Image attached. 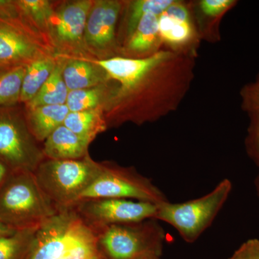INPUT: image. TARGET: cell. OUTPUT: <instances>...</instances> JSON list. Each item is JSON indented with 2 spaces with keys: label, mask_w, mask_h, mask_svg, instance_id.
Instances as JSON below:
<instances>
[{
  "label": "cell",
  "mask_w": 259,
  "mask_h": 259,
  "mask_svg": "<svg viewBox=\"0 0 259 259\" xmlns=\"http://www.w3.org/2000/svg\"><path fill=\"white\" fill-rule=\"evenodd\" d=\"M10 173L11 171H10L8 166L0 161V186L3 185V182H5Z\"/></svg>",
  "instance_id": "30"
},
{
  "label": "cell",
  "mask_w": 259,
  "mask_h": 259,
  "mask_svg": "<svg viewBox=\"0 0 259 259\" xmlns=\"http://www.w3.org/2000/svg\"><path fill=\"white\" fill-rule=\"evenodd\" d=\"M69 110L64 105H46L26 110L28 128L37 142H44L49 135L64 124Z\"/></svg>",
  "instance_id": "16"
},
{
  "label": "cell",
  "mask_w": 259,
  "mask_h": 259,
  "mask_svg": "<svg viewBox=\"0 0 259 259\" xmlns=\"http://www.w3.org/2000/svg\"><path fill=\"white\" fill-rule=\"evenodd\" d=\"M250 116L251 122L245 144L248 155L259 167V115Z\"/></svg>",
  "instance_id": "27"
},
{
  "label": "cell",
  "mask_w": 259,
  "mask_h": 259,
  "mask_svg": "<svg viewBox=\"0 0 259 259\" xmlns=\"http://www.w3.org/2000/svg\"><path fill=\"white\" fill-rule=\"evenodd\" d=\"M145 259H162L161 257H151V258H145Z\"/></svg>",
  "instance_id": "34"
},
{
  "label": "cell",
  "mask_w": 259,
  "mask_h": 259,
  "mask_svg": "<svg viewBox=\"0 0 259 259\" xmlns=\"http://www.w3.org/2000/svg\"><path fill=\"white\" fill-rule=\"evenodd\" d=\"M59 212L32 172H11L0 186V223L11 229L39 228Z\"/></svg>",
  "instance_id": "2"
},
{
  "label": "cell",
  "mask_w": 259,
  "mask_h": 259,
  "mask_svg": "<svg viewBox=\"0 0 259 259\" xmlns=\"http://www.w3.org/2000/svg\"><path fill=\"white\" fill-rule=\"evenodd\" d=\"M233 185L228 179L221 181L208 194L182 203L169 201L158 204L155 219L175 228L188 243L197 241L212 225L225 205Z\"/></svg>",
  "instance_id": "5"
},
{
  "label": "cell",
  "mask_w": 259,
  "mask_h": 259,
  "mask_svg": "<svg viewBox=\"0 0 259 259\" xmlns=\"http://www.w3.org/2000/svg\"><path fill=\"white\" fill-rule=\"evenodd\" d=\"M95 234L101 259L161 257L166 241L164 229L156 219L107 226Z\"/></svg>",
  "instance_id": "4"
},
{
  "label": "cell",
  "mask_w": 259,
  "mask_h": 259,
  "mask_svg": "<svg viewBox=\"0 0 259 259\" xmlns=\"http://www.w3.org/2000/svg\"><path fill=\"white\" fill-rule=\"evenodd\" d=\"M94 61L113 85L105 109L107 127L127 122L142 125L161 118L179 106L193 77V59L176 51L159 50L141 59L112 56Z\"/></svg>",
  "instance_id": "1"
},
{
  "label": "cell",
  "mask_w": 259,
  "mask_h": 259,
  "mask_svg": "<svg viewBox=\"0 0 259 259\" xmlns=\"http://www.w3.org/2000/svg\"><path fill=\"white\" fill-rule=\"evenodd\" d=\"M57 64L54 56H45L27 66L20 94V102L26 105L36 96L44 83L50 77Z\"/></svg>",
  "instance_id": "18"
},
{
  "label": "cell",
  "mask_w": 259,
  "mask_h": 259,
  "mask_svg": "<svg viewBox=\"0 0 259 259\" xmlns=\"http://www.w3.org/2000/svg\"><path fill=\"white\" fill-rule=\"evenodd\" d=\"M96 241L95 232L74 209H64L37 228L26 259H65Z\"/></svg>",
  "instance_id": "6"
},
{
  "label": "cell",
  "mask_w": 259,
  "mask_h": 259,
  "mask_svg": "<svg viewBox=\"0 0 259 259\" xmlns=\"http://www.w3.org/2000/svg\"><path fill=\"white\" fill-rule=\"evenodd\" d=\"M91 0L67 2L55 8L49 23V36L53 47L64 53L80 56L85 50V27L93 5Z\"/></svg>",
  "instance_id": "11"
},
{
  "label": "cell",
  "mask_w": 259,
  "mask_h": 259,
  "mask_svg": "<svg viewBox=\"0 0 259 259\" xmlns=\"http://www.w3.org/2000/svg\"><path fill=\"white\" fill-rule=\"evenodd\" d=\"M49 38L25 18L0 20V64L28 66L32 61L54 56Z\"/></svg>",
  "instance_id": "9"
},
{
  "label": "cell",
  "mask_w": 259,
  "mask_h": 259,
  "mask_svg": "<svg viewBox=\"0 0 259 259\" xmlns=\"http://www.w3.org/2000/svg\"><path fill=\"white\" fill-rule=\"evenodd\" d=\"M158 204L121 198L82 199L71 208L94 232L113 225L155 219Z\"/></svg>",
  "instance_id": "10"
},
{
  "label": "cell",
  "mask_w": 259,
  "mask_h": 259,
  "mask_svg": "<svg viewBox=\"0 0 259 259\" xmlns=\"http://www.w3.org/2000/svg\"><path fill=\"white\" fill-rule=\"evenodd\" d=\"M96 259H101V258H96Z\"/></svg>",
  "instance_id": "35"
},
{
  "label": "cell",
  "mask_w": 259,
  "mask_h": 259,
  "mask_svg": "<svg viewBox=\"0 0 259 259\" xmlns=\"http://www.w3.org/2000/svg\"><path fill=\"white\" fill-rule=\"evenodd\" d=\"M65 58L63 76L69 91L91 88L110 81L105 70L93 59Z\"/></svg>",
  "instance_id": "14"
},
{
  "label": "cell",
  "mask_w": 259,
  "mask_h": 259,
  "mask_svg": "<svg viewBox=\"0 0 259 259\" xmlns=\"http://www.w3.org/2000/svg\"><path fill=\"white\" fill-rule=\"evenodd\" d=\"M15 107L0 109V161L11 172L34 173L45 158L28 128L25 115Z\"/></svg>",
  "instance_id": "8"
},
{
  "label": "cell",
  "mask_w": 259,
  "mask_h": 259,
  "mask_svg": "<svg viewBox=\"0 0 259 259\" xmlns=\"http://www.w3.org/2000/svg\"><path fill=\"white\" fill-rule=\"evenodd\" d=\"M122 3L115 0L94 1L85 27V50L97 60L109 59L115 52V28Z\"/></svg>",
  "instance_id": "12"
},
{
  "label": "cell",
  "mask_w": 259,
  "mask_h": 259,
  "mask_svg": "<svg viewBox=\"0 0 259 259\" xmlns=\"http://www.w3.org/2000/svg\"><path fill=\"white\" fill-rule=\"evenodd\" d=\"M92 142L62 125L42 142V152L48 159H81L88 156L89 146Z\"/></svg>",
  "instance_id": "13"
},
{
  "label": "cell",
  "mask_w": 259,
  "mask_h": 259,
  "mask_svg": "<svg viewBox=\"0 0 259 259\" xmlns=\"http://www.w3.org/2000/svg\"><path fill=\"white\" fill-rule=\"evenodd\" d=\"M101 171L88 155L76 160L44 158L34 172L37 184L59 211L71 208Z\"/></svg>",
  "instance_id": "3"
},
{
  "label": "cell",
  "mask_w": 259,
  "mask_h": 259,
  "mask_svg": "<svg viewBox=\"0 0 259 259\" xmlns=\"http://www.w3.org/2000/svg\"><path fill=\"white\" fill-rule=\"evenodd\" d=\"M37 228L16 230L0 236V259H26Z\"/></svg>",
  "instance_id": "22"
},
{
  "label": "cell",
  "mask_w": 259,
  "mask_h": 259,
  "mask_svg": "<svg viewBox=\"0 0 259 259\" xmlns=\"http://www.w3.org/2000/svg\"><path fill=\"white\" fill-rule=\"evenodd\" d=\"M15 230L11 229L9 227L5 226V225L0 223V236L3 235L9 234V233H13Z\"/></svg>",
  "instance_id": "31"
},
{
  "label": "cell",
  "mask_w": 259,
  "mask_h": 259,
  "mask_svg": "<svg viewBox=\"0 0 259 259\" xmlns=\"http://www.w3.org/2000/svg\"><path fill=\"white\" fill-rule=\"evenodd\" d=\"M242 107L250 115H259V76L241 91Z\"/></svg>",
  "instance_id": "26"
},
{
  "label": "cell",
  "mask_w": 259,
  "mask_h": 259,
  "mask_svg": "<svg viewBox=\"0 0 259 259\" xmlns=\"http://www.w3.org/2000/svg\"><path fill=\"white\" fill-rule=\"evenodd\" d=\"M66 58H57V64L50 77L44 83L36 96L25 105L26 110L46 105H64L67 100L69 90L65 83L63 71Z\"/></svg>",
  "instance_id": "17"
},
{
  "label": "cell",
  "mask_w": 259,
  "mask_h": 259,
  "mask_svg": "<svg viewBox=\"0 0 259 259\" xmlns=\"http://www.w3.org/2000/svg\"><path fill=\"white\" fill-rule=\"evenodd\" d=\"M27 66H13L0 74V109L15 107L20 94Z\"/></svg>",
  "instance_id": "23"
},
{
  "label": "cell",
  "mask_w": 259,
  "mask_h": 259,
  "mask_svg": "<svg viewBox=\"0 0 259 259\" xmlns=\"http://www.w3.org/2000/svg\"><path fill=\"white\" fill-rule=\"evenodd\" d=\"M236 3L235 0H202L199 8L206 16L215 18L231 9Z\"/></svg>",
  "instance_id": "28"
},
{
  "label": "cell",
  "mask_w": 259,
  "mask_h": 259,
  "mask_svg": "<svg viewBox=\"0 0 259 259\" xmlns=\"http://www.w3.org/2000/svg\"><path fill=\"white\" fill-rule=\"evenodd\" d=\"M121 198L160 204L168 202L166 196L148 177L134 167L102 162L101 171L82 199Z\"/></svg>",
  "instance_id": "7"
},
{
  "label": "cell",
  "mask_w": 259,
  "mask_h": 259,
  "mask_svg": "<svg viewBox=\"0 0 259 259\" xmlns=\"http://www.w3.org/2000/svg\"><path fill=\"white\" fill-rule=\"evenodd\" d=\"M255 190H256L257 195H258L259 198V174L255 180Z\"/></svg>",
  "instance_id": "33"
},
{
  "label": "cell",
  "mask_w": 259,
  "mask_h": 259,
  "mask_svg": "<svg viewBox=\"0 0 259 259\" xmlns=\"http://www.w3.org/2000/svg\"><path fill=\"white\" fill-rule=\"evenodd\" d=\"M175 0H137L131 3L127 17V34L134 31L140 20L146 15L160 16Z\"/></svg>",
  "instance_id": "25"
},
{
  "label": "cell",
  "mask_w": 259,
  "mask_h": 259,
  "mask_svg": "<svg viewBox=\"0 0 259 259\" xmlns=\"http://www.w3.org/2000/svg\"><path fill=\"white\" fill-rule=\"evenodd\" d=\"M16 3L27 20L51 41L49 28L55 10L54 4L47 0H17Z\"/></svg>",
  "instance_id": "24"
},
{
  "label": "cell",
  "mask_w": 259,
  "mask_h": 259,
  "mask_svg": "<svg viewBox=\"0 0 259 259\" xmlns=\"http://www.w3.org/2000/svg\"><path fill=\"white\" fill-rule=\"evenodd\" d=\"M158 28L162 42L172 47H184L194 35L192 21L173 18L164 13L158 16Z\"/></svg>",
  "instance_id": "21"
},
{
  "label": "cell",
  "mask_w": 259,
  "mask_h": 259,
  "mask_svg": "<svg viewBox=\"0 0 259 259\" xmlns=\"http://www.w3.org/2000/svg\"><path fill=\"white\" fill-rule=\"evenodd\" d=\"M162 41L158 28V16L146 15L140 20L134 31L127 37L125 50L126 54L149 56L157 52Z\"/></svg>",
  "instance_id": "15"
},
{
  "label": "cell",
  "mask_w": 259,
  "mask_h": 259,
  "mask_svg": "<svg viewBox=\"0 0 259 259\" xmlns=\"http://www.w3.org/2000/svg\"><path fill=\"white\" fill-rule=\"evenodd\" d=\"M228 259H259V240L245 241Z\"/></svg>",
  "instance_id": "29"
},
{
  "label": "cell",
  "mask_w": 259,
  "mask_h": 259,
  "mask_svg": "<svg viewBox=\"0 0 259 259\" xmlns=\"http://www.w3.org/2000/svg\"><path fill=\"white\" fill-rule=\"evenodd\" d=\"M12 67H13V66H8V65L0 64V74L4 72V71H7V70L9 69Z\"/></svg>",
  "instance_id": "32"
},
{
  "label": "cell",
  "mask_w": 259,
  "mask_h": 259,
  "mask_svg": "<svg viewBox=\"0 0 259 259\" xmlns=\"http://www.w3.org/2000/svg\"><path fill=\"white\" fill-rule=\"evenodd\" d=\"M63 125L78 136L92 141L108 128L103 107L81 112H70Z\"/></svg>",
  "instance_id": "19"
},
{
  "label": "cell",
  "mask_w": 259,
  "mask_h": 259,
  "mask_svg": "<svg viewBox=\"0 0 259 259\" xmlns=\"http://www.w3.org/2000/svg\"><path fill=\"white\" fill-rule=\"evenodd\" d=\"M113 86L111 81L83 90L69 91L66 105L69 112H76L103 107L111 98Z\"/></svg>",
  "instance_id": "20"
}]
</instances>
